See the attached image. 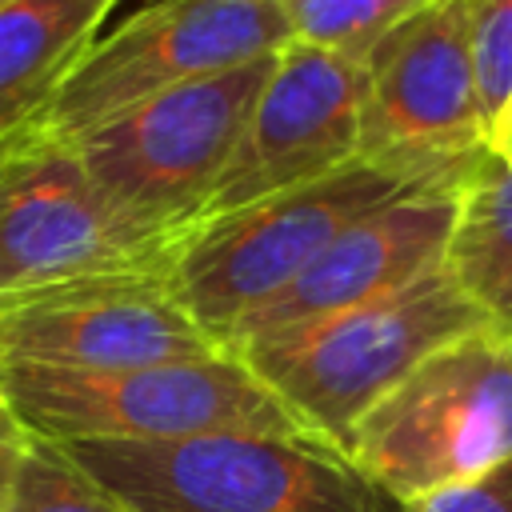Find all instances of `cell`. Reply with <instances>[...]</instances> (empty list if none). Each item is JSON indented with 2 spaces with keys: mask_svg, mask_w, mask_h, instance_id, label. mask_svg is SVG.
I'll return each mask as SVG.
<instances>
[{
  "mask_svg": "<svg viewBox=\"0 0 512 512\" xmlns=\"http://www.w3.org/2000/svg\"><path fill=\"white\" fill-rule=\"evenodd\" d=\"M352 468L396 504L512 456V328L480 324L420 360L348 440Z\"/></svg>",
  "mask_w": 512,
  "mask_h": 512,
  "instance_id": "3",
  "label": "cell"
},
{
  "mask_svg": "<svg viewBox=\"0 0 512 512\" xmlns=\"http://www.w3.org/2000/svg\"><path fill=\"white\" fill-rule=\"evenodd\" d=\"M452 280L500 328H512V164L488 156L456 196L444 252Z\"/></svg>",
  "mask_w": 512,
  "mask_h": 512,
  "instance_id": "14",
  "label": "cell"
},
{
  "mask_svg": "<svg viewBox=\"0 0 512 512\" xmlns=\"http://www.w3.org/2000/svg\"><path fill=\"white\" fill-rule=\"evenodd\" d=\"M4 512H124V508L64 444L32 436Z\"/></svg>",
  "mask_w": 512,
  "mask_h": 512,
  "instance_id": "16",
  "label": "cell"
},
{
  "mask_svg": "<svg viewBox=\"0 0 512 512\" xmlns=\"http://www.w3.org/2000/svg\"><path fill=\"white\" fill-rule=\"evenodd\" d=\"M364 64L356 160L412 188H460L492 156L464 0L428 4L388 32Z\"/></svg>",
  "mask_w": 512,
  "mask_h": 512,
  "instance_id": "7",
  "label": "cell"
},
{
  "mask_svg": "<svg viewBox=\"0 0 512 512\" xmlns=\"http://www.w3.org/2000/svg\"><path fill=\"white\" fill-rule=\"evenodd\" d=\"M468 48L488 128L512 104V0H464Z\"/></svg>",
  "mask_w": 512,
  "mask_h": 512,
  "instance_id": "17",
  "label": "cell"
},
{
  "mask_svg": "<svg viewBox=\"0 0 512 512\" xmlns=\"http://www.w3.org/2000/svg\"><path fill=\"white\" fill-rule=\"evenodd\" d=\"M216 344L176 304L168 272H124L0 296V368L108 372Z\"/></svg>",
  "mask_w": 512,
  "mask_h": 512,
  "instance_id": "10",
  "label": "cell"
},
{
  "mask_svg": "<svg viewBox=\"0 0 512 512\" xmlns=\"http://www.w3.org/2000/svg\"><path fill=\"white\" fill-rule=\"evenodd\" d=\"M0 396L32 436L56 444L208 432L304 436L276 396L224 348L108 372L0 368Z\"/></svg>",
  "mask_w": 512,
  "mask_h": 512,
  "instance_id": "4",
  "label": "cell"
},
{
  "mask_svg": "<svg viewBox=\"0 0 512 512\" xmlns=\"http://www.w3.org/2000/svg\"><path fill=\"white\" fill-rule=\"evenodd\" d=\"M124 512H400L348 456L304 436L64 444Z\"/></svg>",
  "mask_w": 512,
  "mask_h": 512,
  "instance_id": "2",
  "label": "cell"
},
{
  "mask_svg": "<svg viewBox=\"0 0 512 512\" xmlns=\"http://www.w3.org/2000/svg\"><path fill=\"white\" fill-rule=\"evenodd\" d=\"M120 0H8L0 4V148L40 112L56 84L96 44Z\"/></svg>",
  "mask_w": 512,
  "mask_h": 512,
  "instance_id": "13",
  "label": "cell"
},
{
  "mask_svg": "<svg viewBox=\"0 0 512 512\" xmlns=\"http://www.w3.org/2000/svg\"><path fill=\"white\" fill-rule=\"evenodd\" d=\"M176 236L120 212L72 144L0 148V296L124 272H168Z\"/></svg>",
  "mask_w": 512,
  "mask_h": 512,
  "instance_id": "9",
  "label": "cell"
},
{
  "mask_svg": "<svg viewBox=\"0 0 512 512\" xmlns=\"http://www.w3.org/2000/svg\"><path fill=\"white\" fill-rule=\"evenodd\" d=\"M492 156L512 164V104L504 108V116H500L496 128H492Z\"/></svg>",
  "mask_w": 512,
  "mask_h": 512,
  "instance_id": "20",
  "label": "cell"
},
{
  "mask_svg": "<svg viewBox=\"0 0 512 512\" xmlns=\"http://www.w3.org/2000/svg\"><path fill=\"white\" fill-rule=\"evenodd\" d=\"M0 4H8V0H0Z\"/></svg>",
  "mask_w": 512,
  "mask_h": 512,
  "instance_id": "21",
  "label": "cell"
},
{
  "mask_svg": "<svg viewBox=\"0 0 512 512\" xmlns=\"http://www.w3.org/2000/svg\"><path fill=\"white\" fill-rule=\"evenodd\" d=\"M436 0H284L292 44L368 60L372 48Z\"/></svg>",
  "mask_w": 512,
  "mask_h": 512,
  "instance_id": "15",
  "label": "cell"
},
{
  "mask_svg": "<svg viewBox=\"0 0 512 512\" xmlns=\"http://www.w3.org/2000/svg\"><path fill=\"white\" fill-rule=\"evenodd\" d=\"M28 440H32V432L24 428V420L0 396V512L8 508V496H12V484H16L20 460L28 452Z\"/></svg>",
  "mask_w": 512,
  "mask_h": 512,
  "instance_id": "19",
  "label": "cell"
},
{
  "mask_svg": "<svg viewBox=\"0 0 512 512\" xmlns=\"http://www.w3.org/2000/svg\"><path fill=\"white\" fill-rule=\"evenodd\" d=\"M368 64L284 44L240 132V144L192 224L320 180L356 160ZM188 224V228H192Z\"/></svg>",
  "mask_w": 512,
  "mask_h": 512,
  "instance_id": "11",
  "label": "cell"
},
{
  "mask_svg": "<svg viewBox=\"0 0 512 512\" xmlns=\"http://www.w3.org/2000/svg\"><path fill=\"white\" fill-rule=\"evenodd\" d=\"M480 324L492 320L440 264L348 312L256 336L232 348V356L276 396L308 440L344 456L352 428L420 360Z\"/></svg>",
  "mask_w": 512,
  "mask_h": 512,
  "instance_id": "1",
  "label": "cell"
},
{
  "mask_svg": "<svg viewBox=\"0 0 512 512\" xmlns=\"http://www.w3.org/2000/svg\"><path fill=\"white\" fill-rule=\"evenodd\" d=\"M404 192L416 188L348 160L320 180L184 228L168 256V288L200 332L224 348L240 320L284 292L336 232Z\"/></svg>",
  "mask_w": 512,
  "mask_h": 512,
  "instance_id": "5",
  "label": "cell"
},
{
  "mask_svg": "<svg viewBox=\"0 0 512 512\" xmlns=\"http://www.w3.org/2000/svg\"><path fill=\"white\" fill-rule=\"evenodd\" d=\"M292 44L284 0H156L80 56L12 140L76 144L124 108Z\"/></svg>",
  "mask_w": 512,
  "mask_h": 512,
  "instance_id": "6",
  "label": "cell"
},
{
  "mask_svg": "<svg viewBox=\"0 0 512 512\" xmlns=\"http://www.w3.org/2000/svg\"><path fill=\"white\" fill-rule=\"evenodd\" d=\"M400 512H512V456L476 480L440 488L412 504H400Z\"/></svg>",
  "mask_w": 512,
  "mask_h": 512,
  "instance_id": "18",
  "label": "cell"
},
{
  "mask_svg": "<svg viewBox=\"0 0 512 512\" xmlns=\"http://www.w3.org/2000/svg\"><path fill=\"white\" fill-rule=\"evenodd\" d=\"M456 196L460 188H416L352 220L284 292L240 320L224 352L256 336L348 312L440 268L456 220Z\"/></svg>",
  "mask_w": 512,
  "mask_h": 512,
  "instance_id": "12",
  "label": "cell"
},
{
  "mask_svg": "<svg viewBox=\"0 0 512 512\" xmlns=\"http://www.w3.org/2000/svg\"><path fill=\"white\" fill-rule=\"evenodd\" d=\"M280 52L156 92L72 148L92 184L132 220L180 236L228 168Z\"/></svg>",
  "mask_w": 512,
  "mask_h": 512,
  "instance_id": "8",
  "label": "cell"
}]
</instances>
